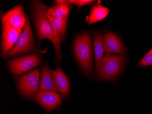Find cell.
Wrapping results in <instances>:
<instances>
[{"instance_id": "18", "label": "cell", "mask_w": 152, "mask_h": 114, "mask_svg": "<svg viewBox=\"0 0 152 114\" xmlns=\"http://www.w3.org/2000/svg\"><path fill=\"white\" fill-rule=\"evenodd\" d=\"M70 3L72 4L76 5L77 6L78 8L85 6V5H88L91 3L94 2V1H90V0H70L68 1Z\"/></svg>"}, {"instance_id": "11", "label": "cell", "mask_w": 152, "mask_h": 114, "mask_svg": "<svg viewBox=\"0 0 152 114\" xmlns=\"http://www.w3.org/2000/svg\"><path fill=\"white\" fill-rule=\"evenodd\" d=\"M58 91L54 77L53 70L45 65L42 68L40 84V92Z\"/></svg>"}, {"instance_id": "9", "label": "cell", "mask_w": 152, "mask_h": 114, "mask_svg": "<svg viewBox=\"0 0 152 114\" xmlns=\"http://www.w3.org/2000/svg\"><path fill=\"white\" fill-rule=\"evenodd\" d=\"M34 99L48 111L58 107L62 100L58 93L52 91L40 92Z\"/></svg>"}, {"instance_id": "12", "label": "cell", "mask_w": 152, "mask_h": 114, "mask_svg": "<svg viewBox=\"0 0 152 114\" xmlns=\"http://www.w3.org/2000/svg\"><path fill=\"white\" fill-rule=\"evenodd\" d=\"M56 86L60 93L64 97L68 98L70 93V82L65 74L59 66L53 71Z\"/></svg>"}, {"instance_id": "15", "label": "cell", "mask_w": 152, "mask_h": 114, "mask_svg": "<svg viewBox=\"0 0 152 114\" xmlns=\"http://www.w3.org/2000/svg\"><path fill=\"white\" fill-rule=\"evenodd\" d=\"M54 32L57 37L62 42L65 38L68 18H58L48 15Z\"/></svg>"}, {"instance_id": "7", "label": "cell", "mask_w": 152, "mask_h": 114, "mask_svg": "<svg viewBox=\"0 0 152 114\" xmlns=\"http://www.w3.org/2000/svg\"><path fill=\"white\" fill-rule=\"evenodd\" d=\"M26 16L21 4L4 13L1 17L2 24L22 29L26 23Z\"/></svg>"}, {"instance_id": "16", "label": "cell", "mask_w": 152, "mask_h": 114, "mask_svg": "<svg viewBox=\"0 0 152 114\" xmlns=\"http://www.w3.org/2000/svg\"><path fill=\"white\" fill-rule=\"evenodd\" d=\"M94 47L95 62V69L96 70L102 60L104 52L102 33L96 32L94 34Z\"/></svg>"}, {"instance_id": "5", "label": "cell", "mask_w": 152, "mask_h": 114, "mask_svg": "<svg viewBox=\"0 0 152 114\" xmlns=\"http://www.w3.org/2000/svg\"><path fill=\"white\" fill-rule=\"evenodd\" d=\"M40 70L34 69L23 75L17 80L20 94L27 98L34 99L40 93Z\"/></svg>"}, {"instance_id": "2", "label": "cell", "mask_w": 152, "mask_h": 114, "mask_svg": "<svg viewBox=\"0 0 152 114\" xmlns=\"http://www.w3.org/2000/svg\"><path fill=\"white\" fill-rule=\"evenodd\" d=\"M73 48L79 65L86 75H91L93 71L91 35L83 33L78 35L74 40Z\"/></svg>"}, {"instance_id": "6", "label": "cell", "mask_w": 152, "mask_h": 114, "mask_svg": "<svg viewBox=\"0 0 152 114\" xmlns=\"http://www.w3.org/2000/svg\"><path fill=\"white\" fill-rule=\"evenodd\" d=\"M41 63L40 56L35 54L8 60L7 66L11 73L18 76L38 66Z\"/></svg>"}, {"instance_id": "1", "label": "cell", "mask_w": 152, "mask_h": 114, "mask_svg": "<svg viewBox=\"0 0 152 114\" xmlns=\"http://www.w3.org/2000/svg\"><path fill=\"white\" fill-rule=\"evenodd\" d=\"M49 8L41 1H34L32 3L36 30L39 41L41 42L44 38L51 40L55 50L56 60L59 62L61 60L62 57L61 49V42L54 32L48 18V13Z\"/></svg>"}, {"instance_id": "8", "label": "cell", "mask_w": 152, "mask_h": 114, "mask_svg": "<svg viewBox=\"0 0 152 114\" xmlns=\"http://www.w3.org/2000/svg\"><path fill=\"white\" fill-rule=\"evenodd\" d=\"M2 25L1 55L5 57L7 53L16 43L22 29Z\"/></svg>"}, {"instance_id": "13", "label": "cell", "mask_w": 152, "mask_h": 114, "mask_svg": "<svg viewBox=\"0 0 152 114\" xmlns=\"http://www.w3.org/2000/svg\"><path fill=\"white\" fill-rule=\"evenodd\" d=\"M57 3L55 6L49 8L48 11V15L58 18H68L72 4L68 1H55Z\"/></svg>"}, {"instance_id": "17", "label": "cell", "mask_w": 152, "mask_h": 114, "mask_svg": "<svg viewBox=\"0 0 152 114\" xmlns=\"http://www.w3.org/2000/svg\"><path fill=\"white\" fill-rule=\"evenodd\" d=\"M151 65H152V48L137 65L138 67H146Z\"/></svg>"}, {"instance_id": "10", "label": "cell", "mask_w": 152, "mask_h": 114, "mask_svg": "<svg viewBox=\"0 0 152 114\" xmlns=\"http://www.w3.org/2000/svg\"><path fill=\"white\" fill-rule=\"evenodd\" d=\"M104 52L123 54L125 50L124 44L118 35L111 32H105L102 36Z\"/></svg>"}, {"instance_id": "4", "label": "cell", "mask_w": 152, "mask_h": 114, "mask_svg": "<svg viewBox=\"0 0 152 114\" xmlns=\"http://www.w3.org/2000/svg\"><path fill=\"white\" fill-rule=\"evenodd\" d=\"M34 50V38L28 18L26 16V23L22 29L18 40L12 48L7 53L4 58H11L32 52Z\"/></svg>"}, {"instance_id": "3", "label": "cell", "mask_w": 152, "mask_h": 114, "mask_svg": "<svg viewBox=\"0 0 152 114\" xmlns=\"http://www.w3.org/2000/svg\"><path fill=\"white\" fill-rule=\"evenodd\" d=\"M125 63L123 56L106 53L96 70L97 77L101 80L115 79L122 72Z\"/></svg>"}, {"instance_id": "14", "label": "cell", "mask_w": 152, "mask_h": 114, "mask_svg": "<svg viewBox=\"0 0 152 114\" xmlns=\"http://www.w3.org/2000/svg\"><path fill=\"white\" fill-rule=\"evenodd\" d=\"M109 13V9L101 4L94 5L91 7L90 15L86 17V23L88 24L91 25L100 22L104 19Z\"/></svg>"}]
</instances>
